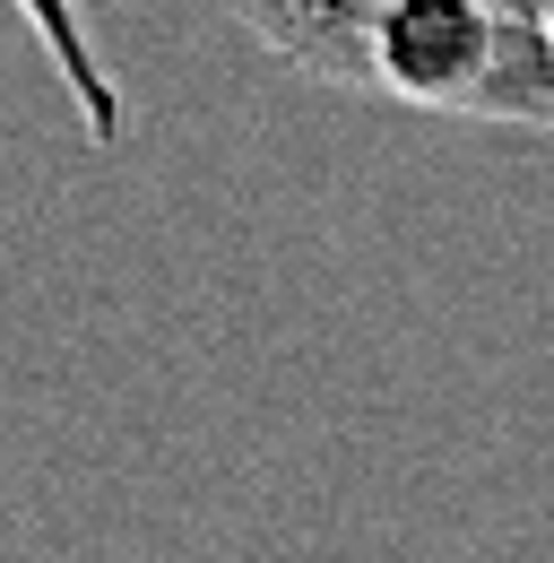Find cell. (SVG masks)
I'll return each instance as SVG.
<instances>
[{
  "label": "cell",
  "mask_w": 554,
  "mask_h": 563,
  "mask_svg": "<svg viewBox=\"0 0 554 563\" xmlns=\"http://www.w3.org/2000/svg\"><path fill=\"white\" fill-rule=\"evenodd\" d=\"M355 96L433 122L554 131V18L511 0H381Z\"/></svg>",
  "instance_id": "obj_1"
},
{
  "label": "cell",
  "mask_w": 554,
  "mask_h": 563,
  "mask_svg": "<svg viewBox=\"0 0 554 563\" xmlns=\"http://www.w3.org/2000/svg\"><path fill=\"white\" fill-rule=\"evenodd\" d=\"M18 18H26V35H35V53L53 62V78L69 87V104H78V122H87V140H122V122H131V104H122V78L113 62L96 53V35H87V9L78 0H9Z\"/></svg>",
  "instance_id": "obj_2"
},
{
  "label": "cell",
  "mask_w": 554,
  "mask_h": 563,
  "mask_svg": "<svg viewBox=\"0 0 554 563\" xmlns=\"http://www.w3.org/2000/svg\"><path fill=\"white\" fill-rule=\"evenodd\" d=\"M511 9H529V18H554V0H511Z\"/></svg>",
  "instance_id": "obj_3"
}]
</instances>
